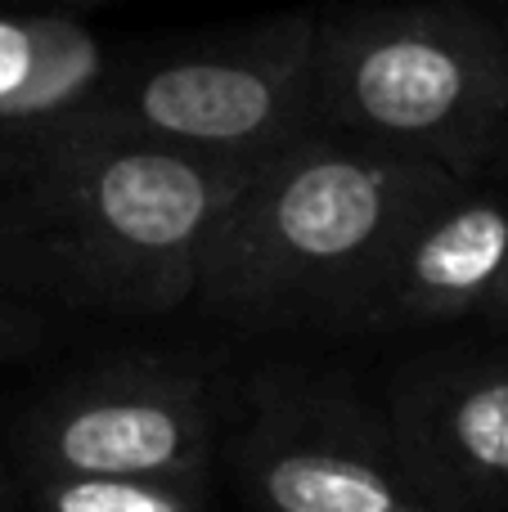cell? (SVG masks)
Wrapping results in <instances>:
<instances>
[{"instance_id": "3957f363", "label": "cell", "mask_w": 508, "mask_h": 512, "mask_svg": "<svg viewBox=\"0 0 508 512\" xmlns=\"http://www.w3.org/2000/svg\"><path fill=\"white\" fill-rule=\"evenodd\" d=\"M311 117L459 180H508V32L468 0L315 14Z\"/></svg>"}, {"instance_id": "52a82bcc", "label": "cell", "mask_w": 508, "mask_h": 512, "mask_svg": "<svg viewBox=\"0 0 508 512\" xmlns=\"http://www.w3.org/2000/svg\"><path fill=\"white\" fill-rule=\"evenodd\" d=\"M383 418L441 512H508V351H432L387 378Z\"/></svg>"}, {"instance_id": "30bf717a", "label": "cell", "mask_w": 508, "mask_h": 512, "mask_svg": "<svg viewBox=\"0 0 508 512\" xmlns=\"http://www.w3.org/2000/svg\"><path fill=\"white\" fill-rule=\"evenodd\" d=\"M59 324L41 310H32L18 297H0V364L27 360V355H41L54 346Z\"/></svg>"}, {"instance_id": "7c38bea8", "label": "cell", "mask_w": 508, "mask_h": 512, "mask_svg": "<svg viewBox=\"0 0 508 512\" xmlns=\"http://www.w3.org/2000/svg\"><path fill=\"white\" fill-rule=\"evenodd\" d=\"M23 162H27V144L14 140V135H0V180L14 176Z\"/></svg>"}, {"instance_id": "6da1fadb", "label": "cell", "mask_w": 508, "mask_h": 512, "mask_svg": "<svg viewBox=\"0 0 508 512\" xmlns=\"http://www.w3.org/2000/svg\"><path fill=\"white\" fill-rule=\"evenodd\" d=\"M0 180V288L77 315L158 319L189 306L198 248L266 158L36 131Z\"/></svg>"}, {"instance_id": "277c9868", "label": "cell", "mask_w": 508, "mask_h": 512, "mask_svg": "<svg viewBox=\"0 0 508 512\" xmlns=\"http://www.w3.org/2000/svg\"><path fill=\"white\" fill-rule=\"evenodd\" d=\"M311 45L315 14L297 9L108 63L95 90L41 131L140 140L207 158H270L315 126Z\"/></svg>"}, {"instance_id": "8fae6325", "label": "cell", "mask_w": 508, "mask_h": 512, "mask_svg": "<svg viewBox=\"0 0 508 512\" xmlns=\"http://www.w3.org/2000/svg\"><path fill=\"white\" fill-rule=\"evenodd\" d=\"M477 319H482L486 328H495V333H508V248H504L500 274H495V283H491V292H486Z\"/></svg>"}, {"instance_id": "5b68a950", "label": "cell", "mask_w": 508, "mask_h": 512, "mask_svg": "<svg viewBox=\"0 0 508 512\" xmlns=\"http://www.w3.org/2000/svg\"><path fill=\"white\" fill-rule=\"evenodd\" d=\"M221 463L252 512H441L405 472L383 405L338 373H257L234 391Z\"/></svg>"}, {"instance_id": "9a60e30c", "label": "cell", "mask_w": 508, "mask_h": 512, "mask_svg": "<svg viewBox=\"0 0 508 512\" xmlns=\"http://www.w3.org/2000/svg\"><path fill=\"white\" fill-rule=\"evenodd\" d=\"M54 5H104V0H54Z\"/></svg>"}, {"instance_id": "2e32d148", "label": "cell", "mask_w": 508, "mask_h": 512, "mask_svg": "<svg viewBox=\"0 0 508 512\" xmlns=\"http://www.w3.org/2000/svg\"><path fill=\"white\" fill-rule=\"evenodd\" d=\"M5 23H9V14H0V32H5Z\"/></svg>"}, {"instance_id": "8992f818", "label": "cell", "mask_w": 508, "mask_h": 512, "mask_svg": "<svg viewBox=\"0 0 508 512\" xmlns=\"http://www.w3.org/2000/svg\"><path fill=\"white\" fill-rule=\"evenodd\" d=\"M234 418L225 369L194 355H117L72 373L18 414V472L221 468Z\"/></svg>"}, {"instance_id": "4fadbf2b", "label": "cell", "mask_w": 508, "mask_h": 512, "mask_svg": "<svg viewBox=\"0 0 508 512\" xmlns=\"http://www.w3.org/2000/svg\"><path fill=\"white\" fill-rule=\"evenodd\" d=\"M0 512H23V490H18V477L0 463Z\"/></svg>"}, {"instance_id": "5bb4252c", "label": "cell", "mask_w": 508, "mask_h": 512, "mask_svg": "<svg viewBox=\"0 0 508 512\" xmlns=\"http://www.w3.org/2000/svg\"><path fill=\"white\" fill-rule=\"evenodd\" d=\"M495 18H500V27L508 32V0H495Z\"/></svg>"}, {"instance_id": "ba28073f", "label": "cell", "mask_w": 508, "mask_h": 512, "mask_svg": "<svg viewBox=\"0 0 508 512\" xmlns=\"http://www.w3.org/2000/svg\"><path fill=\"white\" fill-rule=\"evenodd\" d=\"M508 248V180H459L428 203L333 315L329 337H396L477 319Z\"/></svg>"}, {"instance_id": "9c48e42d", "label": "cell", "mask_w": 508, "mask_h": 512, "mask_svg": "<svg viewBox=\"0 0 508 512\" xmlns=\"http://www.w3.org/2000/svg\"><path fill=\"white\" fill-rule=\"evenodd\" d=\"M36 512H212L216 468L198 472H18Z\"/></svg>"}, {"instance_id": "7a4b0ae2", "label": "cell", "mask_w": 508, "mask_h": 512, "mask_svg": "<svg viewBox=\"0 0 508 512\" xmlns=\"http://www.w3.org/2000/svg\"><path fill=\"white\" fill-rule=\"evenodd\" d=\"M455 185L428 158L311 126L207 230L189 306L243 333H329L396 234Z\"/></svg>"}]
</instances>
